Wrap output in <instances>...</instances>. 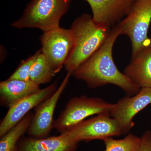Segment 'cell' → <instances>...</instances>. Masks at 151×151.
<instances>
[{
    "label": "cell",
    "instance_id": "obj_1",
    "mask_svg": "<svg viewBox=\"0 0 151 151\" xmlns=\"http://www.w3.org/2000/svg\"><path fill=\"white\" fill-rule=\"evenodd\" d=\"M121 35L118 23L112 28L103 45L71 74L76 79L84 81L90 88L112 84L121 88L127 96L137 94L141 88L119 71L113 60V46Z\"/></svg>",
    "mask_w": 151,
    "mask_h": 151
},
{
    "label": "cell",
    "instance_id": "obj_2",
    "mask_svg": "<svg viewBox=\"0 0 151 151\" xmlns=\"http://www.w3.org/2000/svg\"><path fill=\"white\" fill-rule=\"evenodd\" d=\"M111 29L97 24L89 14H82L76 19L70 28L74 45L64 66L67 72L72 73L91 57L105 43Z\"/></svg>",
    "mask_w": 151,
    "mask_h": 151
},
{
    "label": "cell",
    "instance_id": "obj_3",
    "mask_svg": "<svg viewBox=\"0 0 151 151\" xmlns=\"http://www.w3.org/2000/svg\"><path fill=\"white\" fill-rule=\"evenodd\" d=\"M72 0H32L23 13L11 26L37 28L43 32L60 27V19L67 13Z\"/></svg>",
    "mask_w": 151,
    "mask_h": 151
},
{
    "label": "cell",
    "instance_id": "obj_4",
    "mask_svg": "<svg viewBox=\"0 0 151 151\" xmlns=\"http://www.w3.org/2000/svg\"><path fill=\"white\" fill-rule=\"evenodd\" d=\"M113 104L100 97L84 95L70 99L65 109L55 120L54 128L60 134L64 133L89 116L109 113Z\"/></svg>",
    "mask_w": 151,
    "mask_h": 151
},
{
    "label": "cell",
    "instance_id": "obj_5",
    "mask_svg": "<svg viewBox=\"0 0 151 151\" xmlns=\"http://www.w3.org/2000/svg\"><path fill=\"white\" fill-rule=\"evenodd\" d=\"M151 22V0H137L127 17L119 23L122 35L131 40L132 57L151 44L148 32Z\"/></svg>",
    "mask_w": 151,
    "mask_h": 151
},
{
    "label": "cell",
    "instance_id": "obj_6",
    "mask_svg": "<svg viewBox=\"0 0 151 151\" xmlns=\"http://www.w3.org/2000/svg\"><path fill=\"white\" fill-rule=\"evenodd\" d=\"M69 140L79 143L102 140L123 135L119 124L109 113H103L84 120L62 133Z\"/></svg>",
    "mask_w": 151,
    "mask_h": 151
},
{
    "label": "cell",
    "instance_id": "obj_7",
    "mask_svg": "<svg viewBox=\"0 0 151 151\" xmlns=\"http://www.w3.org/2000/svg\"><path fill=\"white\" fill-rule=\"evenodd\" d=\"M42 52L55 73L61 70L74 45L72 30L60 27L43 32L40 37Z\"/></svg>",
    "mask_w": 151,
    "mask_h": 151
},
{
    "label": "cell",
    "instance_id": "obj_8",
    "mask_svg": "<svg viewBox=\"0 0 151 151\" xmlns=\"http://www.w3.org/2000/svg\"><path fill=\"white\" fill-rule=\"evenodd\" d=\"M151 104V88H142L137 94L121 98L113 104L110 115L119 124L123 135L134 127L133 119L139 112Z\"/></svg>",
    "mask_w": 151,
    "mask_h": 151
},
{
    "label": "cell",
    "instance_id": "obj_9",
    "mask_svg": "<svg viewBox=\"0 0 151 151\" xmlns=\"http://www.w3.org/2000/svg\"><path fill=\"white\" fill-rule=\"evenodd\" d=\"M70 72H67L61 84L54 94L35 108V113L27 130L29 137L41 138L48 137L54 128L53 116L58 102L69 81Z\"/></svg>",
    "mask_w": 151,
    "mask_h": 151
},
{
    "label": "cell",
    "instance_id": "obj_10",
    "mask_svg": "<svg viewBox=\"0 0 151 151\" xmlns=\"http://www.w3.org/2000/svg\"><path fill=\"white\" fill-rule=\"evenodd\" d=\"M58 88V82L56 81L47 87L27 96L10 107L0 124V137L20 122L32 109L51 97Z\"/></svg>",
    "mask_w": 151,
    "mask_h": 151
},
{
    "label": "cell",
    "instance_id": "obj_11",
    "mask_svg": "<svg viewBox=\"0 0 151 151\" xmlns=\"http://www.w3.org/2000/svg\"><path fill=\"white\" fill-rule=\"evenodd\" d=\"M97 24L112 28L127 17L137 0H85Z\"/></svg>",
    "mask_w": 151,
    "mask_h": 151
},
{
    "label": "cell",
    "instance_id": "obj_12",
    "mask_svg": "<svg viewBox=\"0 0 151 151\" xmlns=\"http://www.w3.org/2000/svg\"><path fill=\"white\" fill-rule=\"evenodd\" d=\"M123 73L141 89L151 88V44L132 57Z\"/></svg>",
    "mask_w": 151,
    "mask_h": 151
},
{
    "label": "cell",
    "instance_id": "obj_13",
    "mask_svg": "<svg viewBox=\"0 0 151 151\" xmlns=\"http://www.w3.org/2000/svg\"><path fill=\"white\" fill-rule=\"evenodd\" d=\"M78 144L62 134L41 138L26 137L19 141L17 151H76Z\"/></svg>",
    "mask_w": 151,
    "mask_h": 151
},
{
    "label": "cell",
    "instance_id": "obj_14",
    "mask_svg": "<svg viewBox=\"0 0 151 151\" xmlns=\"http://www.w3.org/2000/svg\"><path fill=\"white\" fill-rule=\"evenodd\" d=\"M40 89L33 81L7 79L0 83V103L9 108L15 103Z\"/></svg>",
    "mask_w": 151,
    "mask_h": 151
},
{
    "label": "cell",
    "instance_id": "obj_15",
    "mask_svg": "<svg viewBox=\"0 0 151 151\" xmlns=\"http://www.w3.org/2000/svg\"><path fill=\"white\" fill-rule=\"evenodd\" d=\"M33 116V113L30 112L14 127L0 137V151H17L19 141L27 132Z\"/></svg>",
    "mask_w": 151,
    "mask_h": 151
},
{
    "label": "cell",
    "instance_id": "obj_16",
    "mask_svg": "<svg viewBox=\"0 0 151 151\" xmlns=\"http://www.w3.org/2000/svg\"><path fill=\"white\" fill-rule=\"evenodd\" d=\"M55 74L41 51L32 66L30 80L40 85L50 82Z\"/></svg>",
    "mask_w": 151,
    "mask_h": 151
},
{
    "label": "cell",
    "instance_id": "obj_17",
    "mask_svg": "<svg viewBox=\"0 0 151 151\" xmlns=\"http://www.w3.org/2000/svg\"><path fill=\"white\" fill-rule=\"evenodd\" d=\"M105 144V151H135L140 142V138L129 133L122 139H115L112 137L103 140Z\"/></svg>",
    "mask_w": 151,
    "mask_h": 151
},
{
    "label": "cell",
    "instance_id": "obj_18",
    "mask_svg": "<svg viewBox=\"0 0 151 151\" xmlns=\"http://www.w3.org/2000/svg\"><path fill=\"white\" fill-rule=\"evenodd\" d=\"M41 49L39 50L33 55L25 60H22L20 64L8 79H18L23 81H29V74L32 66L39 54L41 52Z\"/></svg>",
    "mask_w": 151,
    "mask_h": 151
},
{
    "label": "cell",
    "instance_id": "obj_19",
    "mask_svg": "<svg viewBox=\"0 0 151 151\" xmlns=\"http://www.w3.org/2000/svg\"><path fill=\"white\" fill-rule=\"evenodd\" d=\"M135 151H151V131H146L140 137L139 144Z\"/></svg>",
    "mask_w": 151,
    "mask_h": 151
}]
</instances>
